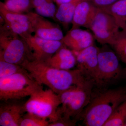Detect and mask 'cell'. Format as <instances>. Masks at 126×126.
<instances>
[{
  "label": "cell",
  "mask_w": 126,
  "mask_h": 126,
  "mask_svg": "<svg viewBox=\"0 0 126 126\" xmlns=\"http://www.w3.org/2000/svg\"><path fill=\"white\" fill-rule=\"evenodd\" d=\"M21 65L37 82L47 86L58 94L89 81L78 68L72 70L58 69L45 62L34 60H26Z\"/></svg>",
  "instance_id": "obj_1"
},
{
  "label": "cell",
  "mask_w": 126,
  "mask_h": 126,
  "mask_svg": "<svg viewBox=\"0 0 126 126\" xmlns=\"http://www.w3.org/2000/svg\"><path fill=\"white\" fill-rule=\"evenodd\" d=\"M126 100V87L93 90L91 99L76 118L87 126H103L115 109Z\"/></svg>",
  "instance_id": "obj_2"
},
{
  "label": "cell",
  "mask_w": 126,
  "mask_h": 126,
  "mask_svg": "<svg viewBox=\"0 0 126 126\" xmlns=\"http://www.w3.org/2000/svg\"><path fill=\"white\" fill-rule=\"evenodd\" d=\"M32 59L24 40L10 29L4 21H0V60L21 65Z\"/></svg>",
  "instance_id": "obj_3"
},
{
  "label": "cell",
  "mask_w": 126,
  "mask_h": 126,
  "mask_svg": "<svg viewBox=\"0 0 126 126\" xmlns=\"http://www.w3.org/2000/svg\"><path fill=\"white\" fill-rule=\"evenodd\" d=\"M41 85L28 72L0 78V99L5 102L30 96L43 88Z\"/></svg>",
  "instance_id": "obj_4"
},
{
  "label": "cell",
  "mask_w": 126,
  "mask_h": 126,
  "mask_svg": "<svg viewBox=\"0 0 126 126\" xmlns=\"http://www.w3.org/2000/svg\"><path fill=\"white\" fill-rule=\"evenodd\" d=\"M61 103L58 94L50 89H41L35 92L23 104V112L33 113L48 119L49 123L56 121L61 115Z\"/></svg>",
  "instance_id": "obj_5"
},
{
  "label": "cell",
  "mask_w": 126,
  "mask_h": 126,
  "mask_svg": "<svg viewBox=\"0 0 126 126\" xmlns=\"http://www.w3.org/2000/svg\"><path fill=\"white\" fill-rule=\"evenodd\" d=\"M94 87V83L88 81L59 94L61 114L76 119L90 102Z\"/></svg>",
  "instance_id": "obj_6"
},
{
  "label": "cell",
  "mask_w": 126,
  "mask_h": 126,
  "mask_svg": "<svg viewBox=\"0 0 126 126\" xmlns=\"http://www.w3.org/2000/svg\"><path fill=\"white\" fill-rule=\"evenodd\" d=\"M123 70L116 53L100 49L98 54V73L94 87L104 90L116 83L122 76Z\"/></svg>",
  "instance_id": "obj_7"
},
{
  "label": "cell",
  "mask_w": 126,
  "mask_h": 126,
  "mask_svg": "<svg viewBox=\"0 0 126 126\" xmlns=\"http://www.w3.org/2000/svg\"><path fill=\"white\" fill-rule=\"evenodd\" d=\"M113 17L98 8L89 27L95 39L102 45L112 46L120 31Z\"/></svg>",
  "instance_id": "obj_8"
},
{
  "label": "cell",
  "mask_w": 126,
  "mask_h": 126,
  "mask_svg": "<svg viewBox=\"0 0 126 126\" xmlns=\"http://www.w3.org/2000/svg\"><path fill=\"white\" fill-rule=\"evenodd\" d=\"M24 40L31 53L32 60L45 62L63 45L62 41L45 39L34 34Z\"/></svg>",
  "instance_id": "obj_9"
},
{
  "label": "cell",
  "mask_w": 126,
  "mask_h": 126,
  "mask_svg": "<svg viewBox=\"0 0 126 126\" xmlns=\"http://www.w3.org/2000/svg\"><path fill=\"white\" fill-rule=\"evenodd\" d=\"M99 48L94 45L78 52H74L78 69L88 81L95 84L98 73Z\"/></svg>",
  "instance_id": "obj_10"
},
{
  "label": "cell",
  "mask_w": 126,
  "mask_h": 126,
  "mask_svg": "<svg viewBox=\"0 0 126 126\" xmlns=\"http://www.w3.org/2000/svg\"><path fill=\"white\" fill-rule=\"evenodd\" d=\"M0 16L5 24L12 31L23 39L33 34L31 23L27 14H20L9 11L0 2Z\"/></svg>",
  "instance_id": "obj_11"
},
{
  "label": "cell",
  "mask_w": 126,
  "mask_h": 126,
  "mask_svg": "<svg viewBox=\"0 0 126 126\" xmlns=\"http://www.w3.org/2000/svg\"><path fill=\"white\" fill-rule=\"evenodd\" d=\"M29 16L34 34L42 38L53 41H61L63 38V32L59 26L47 19L45 17L31 12Z\"/></svg>",
  "instance_id": "obj_12"
},
{
  "label": "cell",
  "mask_w": 126,
  "mask_h": 126,
  "mask_svg": "<svg viewBox=\"0 0 126 126\" xmlns=\"http://www.w3.org/2000/svg\"><path fill=\"white\" fill-rule=\"evenodd\" d=\"M94 36L87 31L79 28L71 29L62 41L74 52H78L94 45Z\"/></svg>",
  "instance_id": "obj_13"
},
{
  "label": "cell",
  "mask_w": 126,
  "mask_h": 126,
  "mask_svg": "<svg viewBox=\"0 0 126 126\" xmlns=\"http://www.w3.org/2000/svg\"><path fill=\"white\" fill-rule=\"evenodd\" d=\"M98 9L90 0L79 1L75 8L71 29L81 27L89 29Z\"/></svg>",
  "instance_id": "obj_14"
},
{
  "label": "cell",
  "mask_w": 126,
  "mask_h": 126,
  "mask_svg": "<svg viewBox=\"0 0 126 126\" xmlns=\"http://www.w3.org/2000/svg\"><path fill=\"white\" fill-rule=\"evenodd\" d=\"M23 104L5 102L0 104V126H20Z\"/></svg>",
  "instance_id": "obj_15"
},
{
  "label": "cell",
  "mask_w": 126,
  "mask_h": 126,
  "mask_svg": "<svg viewBox=\"0 0 126 126\" xmlns=\"http://www.w3.org/2000/svg\"><path fill=\"white\" fill-rule=\"evenodd\" d=\"M46 63L55 68L68 70L74 67L77 61L73 52L63 44Z\"/></svg>",
  "instance_id": "obj_16"
},
{
  "label": "cell",
  "mask_w": 126,
  "mask_h": 126,
  "mask_svg": "<svg viewBox=\"0 0 126 126\" xmlns=\"http://www.w3.org/2000/svg\"><path fill=\"white\" fill-rule=\"evenodd\" d=\"M79 1L73 0L58 6L54 19L61 24L64 28L67 29L72 24L75 8Z\"/></svg>",
  "instance_id": "obj_17"
},
{
  "label": "cell",
  "mask_w": 126,
  "mask_h": 126,
  "mask_svg": "<svg viewBox=\"0 0 126 126\" xmlns=\"http://www.w3.org/2000/svg\"><path fill=\"white\" fill-rule=\"evenodd\" d=\"M100 9L112 16L119 28L123 29L126 23V0H118L109 6Z\"/></svg>",
  "instance_id": "obj_18"
},
{
  "label": "cell",
  "mask_w": 126,
  "mask_h": 126,
  "mask_svg": "<svg viewBox=\"0 0 126 126\" xmlns=\"http://www.w3.org/2000/svg\"><path fill=\"white\" fill-rule=\"evenodd\" d=\"M35 13L45 17L53 19L56 8L53 0H31Z\"/></svg>",
  "instance_id": "obj_19"
},
{
  "label": "cell",
  "mask_w": 126,
  "mask_h": 126,
  "mask_svg": "<svg viewBox=\"0 0 126 126\" xmlns=\"http://www.w3.org/2000/svg\"><path fill=\"white\" fill-rule=\"evenodd\" d=\"M9 11L20 14H27L33 9L31 0H5L2 2Z\"/></svg>",
  "instance_id": "obj_20"
},
{
  "label": "cell",
  "mask_w": 126,
  "mask_h": 126,
  "mask_svg": "<svg viewBox=\"0 0 126 126\" xmlns=\"http://www.w3.org/2000/svg\"><path fill=\"white\" fill-rule=\"evenodd\" d=\"M126 123V100L113 112L103 126H125Z\"/></svg>",
  "instance_id": "obj_21"
},
{
  "label": "cell",
  "mask_w": 126,
  "mask_h": 126,
  "mask_svg": "<svg viewBox=\"0 0 126 126\" xmlns=\"http://www.w3.org/2000/svg\"><path fill=\"white\" fill-rule=\"evenodd\" d=\"M115 53L123 63H126V31H119L112 45Z\"/></svg>",
  "instance_id": "obj_22"
},
{
  "label": "cell",
  "mask_w": 126,
  "mask_h": 126,
  "mask_svg": "<svg viewBox=\"0 0 126 126\" xmlns=\"http://www.w3.org/2000/svg\"><path fill=\"white\" fill-rule=\"evenodd\" d=\"M21 65L0 60V78L9 77L19 73H27Z\"/></svg>",
  "instance_id": "obj_23"
},
{
  "label": "cell",
  "mask_w": 126,
  "mask_h": 126,
  "mask_svg": "<svg viewBox=\"0 0 126 126\" xmlns=\"http://www.w3.org/2000/svg\"><path fill=\"white\" fill-rule=\"evenodd\" d=\"M49 120L33 113L26 112L22 116L20 126H48Z\"/></svg>",
  "instance_id": "obj_24"
},
{
  "label": "cell",
  "mask_w": 126,
  "mask_h": 126,
  "mask_svg": "<svg viewBox=\"0 0 126 126\" xmlns=\"http://www.w3.org/2000/svg\"><path fill=\"white\" fill-rule=\"evenodd\" d=\"M77 120L61 114L56 121L49 123L48 126H76Z\"/></svg>",
  "instance_id": "obj_25"
},
{
  "label": "cell",
  "mask_w": 126,
  "mask_h": 126,
  "mask_svg": "<svg viewBox=\"0 0 126 126\" xmlns=\"http://www.w3.org/2000/svg\"><path fill=\"white\" fill-rule=\"evenodd\" d=\"M96 6L99 8L109 6L118 0H90Z\"/></svg>",
  "instance_id": "obj_26"
},
{
  "label": "cell",
  "mask_w": 126,
  "mask_h": 126,
  "mask_svg": "<svg viewBox=\"0 0 126 126\" xmlns=\"http://www.w3.org/2000/svg\"><path fill=\"white\" fill-rule=\"evenodd\" d=\"M53 0L57 6H59L62 4L70 2L73 0Z\"/></svg>",
  "instance_id": "obj_27"
},
{
  "label": "cell",
  "mask_w": 126,
  "mask_h": 126,
  "mask_svg": "<svg viewBox=\"0 0 126 126\" xmlns=\"http://www.w3.org/2000/svg\"><path fill=\"white\" fill-rule=\"evenodd\" d=\"M122 30H124L125 31H126V24H125V26H124V28H123V29Z\"/></svg>",
  "instance_id": "obj_28"
},
{
  "label": "cell",
  "mask_w": 126,
  "mask_h": 126,
  "mask_svg": "<svg viewBox=\"0 0 126 126\" xmlns=\"http://www.w3.org/2000/svg\"><path fill=\"white\" fill-rule=\"evenodd\" d=\"M125 126H126V124H125Z\"/></svg>",
  "instance_id": "obj_29"
},
{
  "label": "cell",
  "mask_w": 126,
  "mask_h": 126,
  "mask_svg": "<svg viewBox=\"0 0 126 126\" xmlns=\"http://www.w3.org/2000/svg\"></svg>",
  "instance_id": "obj_30"
},
{
  "label": "cell",
  "mask_w": 126,
  "mask_h": 126,
  "mask_svg": "<svg viewBox=\"0 0 126 126\" xmlns=\"http://www.w3.org/2000/svg\"></svg>",
  "instance_id": "obj_31"
}]
</instances>
